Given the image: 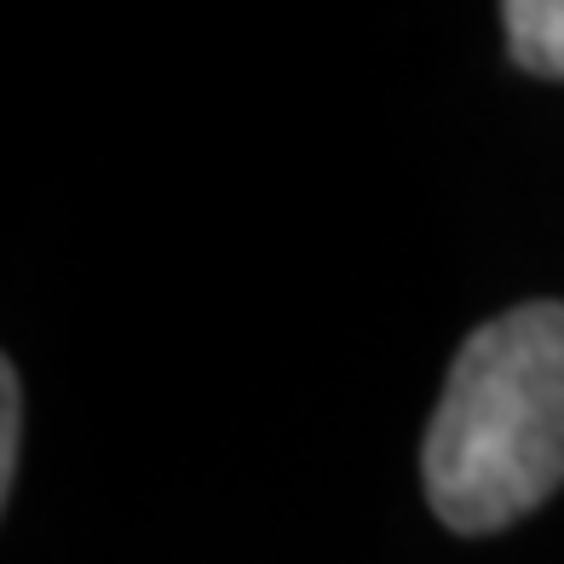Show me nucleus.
<instances>
[{
	"mask_svg": "<svg viewBox=\"0 0 564 564\" xmlns=\"http://www.w3.org/2000/svg\"><path fill=\"white\" fill-rule=\"evenodd\" d=\"M23 387L18 369L0 364V501H12V478H18V444H23Z\"/></svg>",
	"mask_w": 564,
	"mask_h": 564,
	"instance_id": "nucleus-3",
	"label": "nucleus"
},
{
	"mask_svg": "<svg viewBox=\"0 0 564 564\" xmlns=\"http://www.w3.org/2000/svg\"><path fill=\"white\" fill-rule=\"evenodd\" d=\"M501 30L519 69L542 75V82H564V0H507Z\"/></svg>",
	"mask_w": 564,
	"mask_h": 564,
	"instance_id": "nucleus-2",
	"label": "nucleus"
},
{
	"mask_svg": "<svg viewBox=\"0 0 564 564\" xmlns=\"http://www.w3.org/2000/svg\"><path fill=\"white\" fill-rule=\"evenodd\" d=\"M426 501L496 535L564 484V305L530 300L460 346L426 432Z\"/></svg>",
	"mask_w": 564,
	"mask_h": 564,
	"instance_id": "nucleus-1",
	"label": "nucleus"
}]
</instances>
